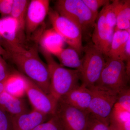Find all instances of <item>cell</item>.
Segmentation results:
<instances>
[{
	"label": "cell",
	"instance_id": "1",
	"mask_svg": "<svg viewBox=\"0 0 130 130\" xmlns=\"http://www.w3.org/2000/svg\"><path fill=\"white\" fill-rule=\"evenodd\" d=\"M13 62L26 77L47 94H50V77L47 64L41 59L36 48L21 45L5 46Z\"/></svg>",
	"mask_w": 130,
	"mask_h": 130
},
{
	"label": "cell",
	"instance_id": "2",
	"mask_svg": "<svg viewBox=\"0 0 130 130\" xmlns=\"http://www.w3.org/2000/svg\"><path fill=\"white\" fill-rule=\"evenodd\" d=\"M41 51L46 61L49 72L50 94L59 101L71 90L80 85L81 73L79 70L63 67L55 60L51 54L42 49Z\"/></svg>",
	"mask_w": 130,
	"mask_h": 130
},
{
	"label": "cell",
	"instance_id": "3",
	"mask_svg": "<svg viewBox=\"0 0 130 130\" xmlns=\"http://www.w3.org/2000/svg\"><path fill=\"white\" fill-rule=\"evenodd\" d=\"M130 76L124 61L106 56V63L95 86L118 94L129 87Z\"/></svg>",
	"mask_w": 130,
	"mask_h": 130
},
{
	"label": "cell",
	"instance_id": "4",
	"mask_svg": "<svg viewBox=\"0 0 130 130\" xmlns=\"http://www.w3.org/2000/svg\"><path fill=\"white\" fill-rule=\"evenodd\" d=\"M55 11L81 28L83 32L94 28L98 15L93 13L83 0H59Z\"/></svg>",
	"mask_w": 130,
	"mask_h": 130
},
{
	"label": "cell",
	"instance_id": "5",
	"mask_svg": "<svg viewBox=\"0 0 130 130\" xmlns=\"http://www.w3.org/2000/svg\"><path fill=\"white\" fill-rule=\"evenodd\" d=\"M80 71L82 84L89 89L95 86L106 63V56L93 43L84 47Z\"/></svg>",
	"mask_w": 130,
	"mask_h": 130
},
{
	"label": "cell",
	"instance_id": "6",
	"mask_svg": "<svg viewBox=\"0 0 130 130\" xmlns=\"http://www.w3.org/2000/svg\"><path fill=\"white\" fill-rule=\"evenodd\" d=\"M48 15L53 28L63 38L65 42L79 54H81L84 47L81 28L69 19L61 16L55 10L50 9Z\"/></svg>",
	"mask_w": 130,
	"mask_h": 130
},
{
	"label": "cell",
	"instance_id": "7",
	"mask_svg": "<svg viewBox=\"0 0 130 130\" xmlns=\"http://www.w3.org/2000/svg\"><path fill=\"white\" fill-rule=\"evenodd\" d=\"M90 89L92 98L87 113L109 125L110 115L118 94L94 86Z\"/></svg>",
	"mask_w": 130,
	"mask_h": 130
},
{
	"label": "cell",
	"instance_id": "8",
	"mask_svg": "<svg viewBox=\"0 0 130 130\" xmlns=\"http://www.w3.org/2000/svg\"><path fill=\"white\" fill-rule=\"evenodd\" d=\"M55 115L59 120L63 130H87L89 114L58 101Z\"/></svg>",
	"mask_w": 130,
	"mask_h": 130
},
{
	"label": "cell",
	"instance_id": "9",
	"mask_svg": "<svg viewBox=\"0 0 130 130\" xmlns=\"http://www.w3.org/2000/svg\"><path fill=\"white\" fill-rule=\"evenodd\" d=\"M26 94L33 109L48 116H52L56 113L58 101L26 77Z\"/></svg>",
	"mask_w": 130,
	"mask_h": 130
},
{
	"label": "cell",
	"instance_id": "10",
	"mask_svg": "<svg viewBox=\"0 0 130 130\" xmlns=\"http://www.w3.org/2000/svg\"><path fill=\"white\" fill-rule=\"evenodd\" d=\"M105 6L98 13L94 27L92 40L93 44L106 56L110 49L115 29L106 20Z\"/></svg>",
	"mask_w": 130,
	"mask_h": 130
},
{
	"label": "cell",
	"instance_id": "11",
	"mask_svg": "<svg viewBox=\"0 0 130 130\" xmlns=\"http://www.w3.org/2000/svg\"><path fill=\"white\" fill-rule=\"evenodd\" d=\"M50 10L48 0H32L28 5L25 29L26 34L30 35L44 21Z\"/></svg>",
	"mask_w": 130,
	"mask_h": 130
},
{
	"label": "cell",
	"instance_id": "12",
	"mask_svg": "<svg viewBox=\"0 0 130 130\" xmlns=\"http://www.w3.org/2000/svg\"><path fill=\"white\" fill-rule=\"evenodd\" d=\"M91 98L92 92L90 89L81 84L60 100L77 109L87 112Z\"/></svg>",
	"mask_w": 130,
	"mask_h": 130
},
{
	"label": "cell",
	"instance_id": "13",
	"mask_svg": "<svg viewBox=\"0 0 130 130\" xmlns=\"http://www.w3.org/2000/svg\"><path fill=\"white\" fill-rule=\"evenodd\" d=\"M48 116L33 109L31 111L11 117L12 130H34L45 122Z\"/></svg>",
	"mask_w": 130,
	"mask_h": 130
},
{
	"label": "cell",
	"instance_id": "14",
	"mask_svg": "<svg viewBox=\"0 0 130 130\" xmlns=\"http://www.w3.org/2000/svg\"><path fill=\"white\" fill-rule=\"evenodd\" d=\"M18 23L11 16L0 19V36L5 41V46L20 45L18 35Z\"/></svg>",
	"mask_w": 130,
	"mask_h": 130
},
{
	"label": "cell",
	"instance_id": "15",
	"mask_svg": "<svg viewBox=\"0 0 130 130\" xmlns=\"http://www.w3.org/2000/svg\"><path fill=\"white\" fill-rule=\"evenodd\" d=\"M0 108L11 117L28 112L27 106L22 98L11 95L5 91L0 94Z\"/></svg>",
	"mask_w": 130,
	"mask_h": 130
},
{
	"label": "cell",
	"instance_id": "16",
	"mask_svg": "<svg viewBox=\"0 0 130 130\" xmlns=\"http://www.w3.org/2000/svg\"><path fill=\"white\" fill-rule=\"evenodd\" d=\"M64 43L63 38L53 28L45 30L40 40L41 49L55 56L64 48Z\"/></svg>",
	"mask_w": 130,
	"mask_h": 130
},
{
	"label": "cell",
	"instance_id": "17",
	"mask_svg": "<svg viewBox=\"0 0 130 130\" xmlns=\"http://www.w3.org/2000/svg\"><path fill=\"white\" fill-rule=\"evenodd\" d=\"M130 37V30L115 31L110 49L106 57L124 61L126 43Z\"/></svg>",
	"mask_w": 130,
	"mask_h": 130
},
{
	"label": "cell",
	"instance_id": "18",
	"mask_svg": "<svg viewBox=\"0 0 130 130\" xmlns=\"http://www.w3.org/2000/svg\"><path fill=\"white\" fill-rule=\"evenodd\" d=\"M26 76L21 73H11L5 81V91L11 95L22 98L26 94Z\"/></svg>",
	"mask_w": 130,
	"mask_h": 130
},
{
	"label": "cell",
	"instance_id": "19",
	"mask_svg": "<svg viewBox=\"0 0 130 130\" xmlns=\"http://www.w3.org/2000/svg\"><path fill=\"white\" fill-rule=\"evenodd\" d=\"M56 56L60 62V64L63 67L73 68L81 71L82 67V59L76 50L69 47L63 48Z\"/></svg>",
	"mask_w": 130,
	"mask_h": 130
},
{
	"label": "cell",
	"instance_id": "20",
	"mask_svg": "<svg viewBox=\"0 0 130 130\" xmlns=\"http://www.w3.org/2000/svg\"><path fill=\"white\" fill-rule=\"evenodd\" d=\"M130 113L116 103L110 115L109 124L120 130H130Z\"/></svg>",
	"mask_w": 130,
	"mask_h": 130
},
{
	"label": "cell",
	"instance_id": "21",
	"mask_svg": "<svg viewBox=\"0 0 130 130\" xmlns=\"http://www.w3.org/2000/svg\"><path fill=\"white\" fill-rule=\"evenodd\" d=\"M30 1L14 0L10 16L16 19L18 23L19 31L21 32L25 29L26 12Z\"/></svg>",
	"mask_w": 130,
	"mask_h": 130
},
{
	"label": "cell",
	"instance_id": "22",
	"mask_svg": "<svg viewBox=\"0 0 130 130\" xmlns=\"http://www.w3.org/2000/svg\"><path fill=\"white\" fill-rule=\"evenodd\" d=\"M130 30V1H124L117 19L115 31Z\"/></svg>",
	"mask_w": 130,
	"mask_h": 130
},
{
	"label": "cell",
	"instance_id": "23",
	"mask_svg": "<svg viewBox=\"0 0 130 130\" xmlns=\"http://www.w3.org/2000/svg\"><path fill=\"white\" fill-rule=\"evenodd\" d=\"M124 1H111L105 6V16L107 23L112 28H115L116 19L123 6Z\"/></svg>",
	"mask_w": 130,
	"mask_h": 130
},
{
	"label": "cell",
	"instance_id": "24",
	"mask_svg": "<svg viewBox=\"0 0 130 130\" xmlns=\"http://www.w3.org/2000/svg\"><path fill=\"white\" fill-rule=\"evenodd\" d=\"M34 130H63L59 119L56 115L51 116L49 120L38 126Z\"/></svg>",
	"mask_w": 130,
	"mask_h": 130
},
{
	"label": "cell",
	"instance_id": "25",
	"mask_svg": "<svg viewBox=\"0 0 130 130\" xmlns=\"http://www.w3.org/2000/svg\"><path fill=\"white\" fill-rule=\"evenodd\" d=\"M116 103L128 111L130 110V90L129 87L118 94Z\"/></svg>",
	"mask_w": 130,
	"mask_h": 130
},
{
	"label": "cell",
	"instance_id": "26",
	"mask_svg": "<svg viewBox=\"0 0 130 130\" xmlns=\"http://www.w3.org/2000/svg\"><path fill=\"white\" fill-rule=\"evenodd\" d=\"M91 11L95 15H98V9L110 2L108 0H83Z\"/></svg>",
	"mask_w": 130,
	"mask_h": 130
},
{
	"label": "cell",
	"instance_id": "27",
	"mask_svg": "<svg viewBox=\"0 0 130 130\" xmlns=\"http://www.w3.org/2000/svg\"><path fill=\"white\" fill-rule=\"evenodd\" d=\"M87 130H109V125L89 114Z\"/></svg>",
	"mask_w": 130,
	"mask_h": 130
},
{
	"label": "cell",
	"instance_id": "28",
	"mask_svg": "<svg viewBox=\"0 0 130 130\" xmlns=\"http://www.w3.org/2000/svg\"><path fill=\"white\" fill-rule=\"evenodd\" d=\"M0 130H12L11 118L0 108Z\"/></svg>",
	"mask_w": 130,
	"mask_h": 130
},
{
	"label": "cell",
	"instance_id": "29",
	"mask_svg": "<svg viewBox=\"0 0 130 130\" xmlns=\"http://www.w3.org/2000/svg\"><path fill=\"white\" fill-rule=\"evenodd\" d=\"M14 0H1L0 13L3 16L11 15Z\"/></svg>",
	"mask_w": 130,
	"mask_h": 130
},
{
	"label": "cell",
	"instance_id": "30",
	"mask_svg": "<svg viewBox=\"0 0 130 130\" xmlns=\"http://www.w3.org/2000/svg\"><path fill=\"white\" fill-rule=\"evenodd\" d=\"M11 73L8 71L6 62L0 56V83L4 82Z\"/></svg>",
	"mask_w": 130,
	"mask_h": 130
},
{
	"label": "cell",
	"instance_id": "31",
	"mask_svg": "<svg viewBox=\"0 0 130 130\" xmlns=\"http://www.w3.org/2000/svg\"><path fill=\"white\" fill-rule=\"evenodd\" d=\"M0 56H5L7 57L8 54L7 52L5 50V49L3 48L0 45Z\"/></svg>",
	"mask_w": 130,
	"mask_h": 130
},
{
	"label": "cell",
	"instance_id": "32",
	"mask_svg": "<svg viewBox=\"0 0 130 130\" xmlns=\"http://www.w3.org/2000/svg\"><path fill=\"white\" fill-rule=\"evenodd\" d=\"M5 90V81L0 83V94Z\"/></svg>",
	"mask_w": 130,
	"mask_h": 130
},
{
	"label": "cell",
	"instance_id": "33",
	"mask_svg": "<svg viewBox=\"0 0 130 130\" xmlns=\"http://www.w3.org/2000/svg\"><path fill=\"white\" fill-rule=\"evenodd\" d=\"M109 130H120L116 127L115 126L112 124H109Z\"/></svg>",
	"mask_w": 130,
	"mask_h": 130
},
{
	"label": "cell",
	"instance_id": "34",
	"mask_svg": "<svg viewBox=\"0 0 130 130\" xmlns=\"http://www.w3.org/2000/svg\"><path fill=\"white\" fill-rule=\"evenodd\" d=\"M0 1H1V0H0Z\"/></svg>",
	"mask_w": 130,
	"mask_h": 130
}]
</instances>
